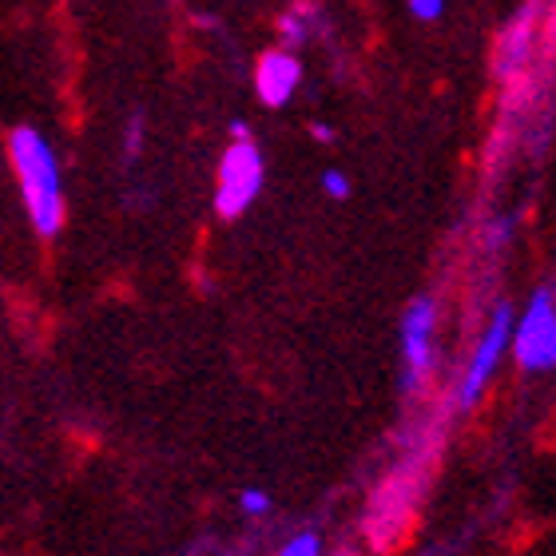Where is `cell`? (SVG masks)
<instances>
[{
	"mask_svg": "<svg viewBox=\"0 0 556 556\" xmlns=\"http://www.w3.org/2000/svg\"><path fill=\"white\" fill-rule=\"evenodd\" d=\"M9 163L21 184L24 211L33 219L40 239H52L64 227V179H60V160L52 143L36 128L21 124L9 131Z\"/></svg>",
	"mask_w": 556,
	"mask_h": 556,
	"instance_id": "obj_1",
	"label": "cell"
},
{
	"mask_svg": "<svg viewBox=\"0 0 556 556\" xmlns=\"http://www.w3.org/2000/svg\"><path fill=\"white\" fill-rule=\"evenodd\" d=\"M509 350L525 374L556 370V294L536 287L521 318H513Z\"/></svg>",
	"mask_w": 556,
	"mask_h": 556,
	"instance_id": "obj_2",
	"label": "cell"
},
{
	"mask_svg": "<svg viewBox=\"0 0 556 556\" xmlns=\"http://www.w3.org/2000/svg\"><path fill=\"white\" fill-rule=\"evenodd\" d=\"M267 184V163L255 139H231V148L219 160V184H215V215L219 219H239L258 199Z\"/></svg>",
	"mask_w": 556,
	"mask_h": 556,
	"instance_id": "obj_3",
	"label": "cell"
},
{
	"mask_svg": "<svg viewBox=\"0 0 556 556\" xmlns=\"http://www.w3.org/2000/svg\"><path fill=\"white\" fill-rule=\"evenodd\" d=\"M402 390L417 394L438 366V302L414 299L402 314Z\"/></svg>",
	"mask_w": 556,
	"mask_h": 556,
	"instance_id": "obj_4",
	"label": "cell"
},
{
	"mask_svg": "<svg viewBox=\"0 0 556 556\" xmlns=\"http://www.w3.org/2000/svg\"><path fill=\"white\" fill-rule=\"evenodd\" d=\"M509 338H513V306L509 302H497L493 306V318H489L485 334L477 342L473 358L465 366L462 382H457V409H473L485 394V386L493 382V374H497L501 358L509 354Z\"/></svg>",
	"mask_w": 556,
	"mask_h": 556,
	"instance_id": "obj_5",
	"label": "cell"
},
{
	"mask_svg": "<svg viewBox=\"0 0 556 556\" xmlns=\"http://www.w3.org/2000/svg\"><path fill=\"white\" fill-rule=\"evenodd\" d=\"M545 4L548 0H525L521 9L501 24L497 45H493V72H497V80L513 84L529 72L536 36H541V24H545Z\"/></svg>",
	"mask_w": 556,
	"mask_h": 556,
	"instance_id": "obj_6",
	"label": "cell"
},
{
	"mask_svg": "<svg viewBox=\"0 0 556 556\" xmlns=\"http://www.w3.org/2000/svg\"><path fill=\"white\" fill-rule=\"evenodd\" d=\"M302 64L290 48H270L255 64V92L267 108H287L290 96L299 92Z\"/></svg>",
	"mask_w": 556,
	"mask_h": 556,
	"instance_id": "obj_7",
	"label": "cell"
},
{
	"mask_svg": "<svg viewBox=\"0 0 556 556\" xmlns=\"http://www.w3.org/2000/svg\"><path fill=\"white\" fill-rule=\"evenodd\" d=\"M409 501H414V489L406 485V477H394V481H386L378 501H374L370 509V536L378 533L382 541L402 529V521L409 517Z\"/></svg>",
	"mask_w": 556,
	"mask_h": 556,
	"instance_id": "obj_8",
	"label": "cell"
},
{
	"mask_svg": "<svg viewBox=\"0 0 556 556\" xmlns=\"http://www.w3.org/2000/svg\"><path fill=\"white\" fill-rule=\"evenodd\" d=\"M318 4H294L287 16H278V36H282V45L287 48H299L302 40H311V21Z\"/></svg>",
	"mask_w": 556,
	"mask_h": 556,
	"instance_id": "obj_9",
	"label": "cell"
},
{
	"mask_svg": "<svg viewBox=\"0 0 556 556\" xmlns=\"http://www.w3.org/2000/svg\"><path fill=\"white\" fill-rule=\"evenodd\" d=\"M275 556H323V536H318V533H299V536H290L287 545L278 548Z\"/></svg>",
	"mask_w": 556,
	"mask_h": 556,
	"instance_id": "obj_10",
	"label": "cell"
},
{
	"mask_svg": "<svg viewBox=\"0 0 556 556\" xmlns=\"http://www.w3.org/2000/svg\"><path fill=\"white\" fill-rule=\"evenodd\" d=\"M239 505H243V513H251V517H267V513H270V493H267V489H243Z\"/></svg>",
	"mask_w": 556,
	"mask_h": 556,
	"instance_id": "obj_11",
	"label": "cell"
},
{
	"mask_svg": "<svg viewBox=\"0 0 556 556\" xmlns=\"http://www.w3.org/2000/svg\"><path fill=\"white\" fill-rule=\"evenodd\" d=\"M445 4H450V0H406V9H409V16H414V21H438L441 12H445Z\"/></svg>",
	"mask_w": 556,
	"mask_h": 556,
	"instance_id": "obj_12",
	"label": "cell"
},
{
	"mask_svg": "<svg viewBox=\"0 0 556 556\" xmlns=\"http://www.w3.org/2000/svg\"><path fill=\"white\" fill-rule=\"evenodd\" d=\"M139 151H143V116H131L128 131H124V155H128V160H136Z\"/></svg>",
	"mask_w": 556,
	"mask_h": 556,
	"instance_id": "obj_13",
	"label": "cell"
},
{
	"mask_svg": "<svg viewBox=\"0 0 556 556\" xmlns=\"http://www.w3.org/2000/svg\"><path fill=\"white\" fill-rule=\"evenodd\" d=\"M323 191L330 199H346L350 195V179L342 172H326L323 175Z\"/></svg>",
	"mask_w": 556,
	"mask_h": 556,
	"instance_id": "obj_14",
	"label": "cell"
},
{
	"mask_svg": "<svg viewBox=\"0 0 556 556\" xmlns=\"http://www.w3.org/2000/svg\"><path fill=\"white\" fill-rule=\"evenodd\" d=\"M311 136L318 139V143H330V139H334V128H326V124H314Z\"/></svg>",
	"mask_w": 556,
	"mask_h": 556,
	"instance_id": "obj_15",
	"label": "cell"
},
{
	"mask_svg": "<svg viewBox=\"0 0 556 556\" xmlns=\"http://www.w3.org/2000/svg\"><path fill=\"white\" fill-rule=\"evenodd\" d=\"M231 139H251V128H247L243 119H235L231 124Z\"/></svg>",
	"mask_w": 556,
	"mask_h": 556,
	"instance_id": "obj_16",
	"label": "cell"
}]
</instances>
